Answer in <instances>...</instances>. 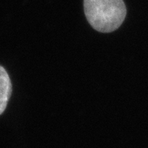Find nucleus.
<instances>
[{
    "mask_svg": "<svg viewBox=\"0 0 148 148\" xmlns=\"http://www.w3.org/2000/svg\"><path fill=\"white\" fill-rule=\"evenodd\" d=\"M83 5L90 26L102 33L117 30L127 14L123 0H84Z\"/></svg>",
    "mask_w": 148,
    "mask_h": 148,
    "instance_id": "1",
    "label": "nucleus"
},
{
    "mask_svg": "<svg viewBox=\"0 0 148 148\" xmlns=\"http://www.w3.org/2000/svg\"><path fill=\"white\" fill-rule=\"evenodd\" d=\"M12 82L3 67L0 65V114L5 110L8 100L12 95Z\"/></svg>",
    "mask_w": 148,
    "mask_h": 148,
    "instance_id": "2",
    "label": "nucleus"
}]
</instances>
